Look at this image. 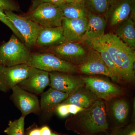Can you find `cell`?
<instances>
[{
	"label": "cell",
	"mask_w": 135,
	"mask_h": 135,
	"mask_svg": "<svg viewBox=\"0 0 135 135\" xmlns=\"http://www.w3.org/2000/svg\"><path fill=\"white\" fill-rule=\"evenodd\" d=\"M109 52L122 79L128 82L134 80L135 53L134 50L113 33L104 34L97 38Z\"/></svg>",
	"instance_id": "cell-1"
},
{
	"label": "cell",
	"mask_w": 135,
	"mask_h": 135,
	"mask_svg": "<svg viewBox=\"0 0 135 135\" xmlns=\"http://www.w3.org/2000/svg\"><path fill=\"white\" fill-rule=\"evenodd\" d=\"M81 113L76 124L80 133L92 135L105 132L108 129L105 105L103 100L97 99L91 106Z\"/></svg>",
	"instance_id": "cell-2"
},
{
	"label": "cell",
	"mask_w": 135,
	"mask_h": 135,
	"mask_svg": "<svg viewBox=\"0 0 135 135\" xmlns=\"http://www.w3.org/2000/svg\"><path fill=\"white\" fill-rule=\"evenodd\" d=\"M32 53L15 34L9 40L0 46V65L11 66L27 64Z\"/></svg>",
	"instance_id": "cell-3"
},
{
	"label": "cell",
	"mask_w": 135,
	"mask_h": 135,
	"mask_svg": "<svg viewBox=\"0 0 135 135\" xmlns=\"http://www.w3.org/2000/svg\"><path fill=\"white\" fill-rule=\"evenodd\" d=\"M27 64L49 73L59 72L74 74L78 72L76 65L48 52L32 53Z\"/></svg>",
	"instance_id": "cell-4"
},
{
	"label": "cell",
	"mask_w": 135,
	"mask_h": 135,
	"mask_svg": "<svg viewBox=\"0 0 135 135\" xmlns=\"http://www.w3.org/2000/svg\"><path fill=\"white\" fill-rule=\"evenodd\" d=\"M23 16L43 27L62 26L64 17L58 6L49 3H42Z\"/></svg>",
	"instance_id": "cell-5"
},
{
	"label": "cell",
	"mask_w": 135,
	"mask_h": 135,
	"mask_svg": "<svg viewBox=\"0 0 135 135\" xmlns=\"http://www.w3.org/2000/svg\"><path fill=\"white\" fill-rule=\"evenodd\" d=\"M4 12L22 35L25 45L29 49L36 46L37 38L43 27L11 11L4 10Z\"/></svg>",
	"instance_id": "cell-6"
},
{
	"label": "cell",
	"mask_w": 135,
	"mask_h": 135,
	"mask_svg": "<svg viewBox=\"0 0 135 135\" xmlns=\"http://www.w3.org/2000/svg\"><path fill=\"white\" fill-rule=\"evenodd\" d=\"M32 67L27 64L11 66L0 65V91L7 92L25 79Z\"/></svg>",
	"instance_id": "cell-7"
},
{
	"label": "cell",
	"mask_w": 135,
	"mask_h": 135,
	"mask_svg": "<svg viewBox=\"0 0 135 135\" xmlns=\"http://www.w3.org/2000/svg\"><path fill=\"white\" fill-rule=\"evenodd\" d=\"M10 99L25 118L31 113L36 115L41 114L40 101L35 94L21 88L17 85L12 89Z\"/></svg>",
	"instance_id": "cell-8"
},
{
	"label": "cell",
	"mask_w": 135,
	"mask_h": 135,
	"mask_svg": "<svg viewBox=\"0 0 135 135\" xmlns=\"http://www.w3.org/2000/svg\"><path fill=\"white\" fill-rule=\"evenodd\" d=\"M82 79L84 86L98 99L110 101L123 94L120 88L103 78L90 76L83 77Z\"/></svg>",
	"instance_id": "cell-9"
},
{
	"label": "cell",
	"mask_w": 135,
	"mask_h": 135,
	"mask_svg": "<svg viewBox=\"0 0 135 135\" xmlns=\"http://www.w3.org/2000/svg\"><path fill=\"white\" fill-rule=\"evenodd\" d=\"M43 52L52 53L75 65H79L82 62L87 53L81 44L72 41H65L59 46L47 48Z\"/></svg>",
	"instance_id": "cell-10"
},
{
	"label": "cell",
	"mask_w": 135,
	"mask_h": 135,
	"mask_svg": "<svg viewBox=\"0 0 135 135\" xmlns=\"http://www.w3.org/2000/svg\"><path fill=\"white\" fill-rule=\"evenodd\" d=\"M49 74L50 88L69 95L84 86L82 78L76 77L73 74L59 72H51Z\"/></svg>",
	"instance_id": "cell-11"
},
{
	"label": "cell",
	"mask_w": 135,
	"mask_h": 135,
	"mask_svg": "<svg viewBox=\"0 0 135 135\" xmlns=\"http://www.w3.org/2000/svg\"><path fill=\"white\" fill-rule=\"evenodd\" d=\"M78 69L81 72L84 74L105 75L114 81L113 75L100 54L92 48L87 51L86 55L79 65Z\"/></svg>",
	"instance_id": "cell-12"
},
{
	"label": "cell",
	"mask_w": 135,
	"mask_h": 135,
	"mask_svg": "<svg viewBox=\"0 0 135 135\" xmlns=\"http://www.w3.org/2000/svg\"><path fill=\"white\" fill-rule=\"evenodd\" d=\"M134 9V0H110L105 18L111 26H115L130 18Z\"/></svg>",
	"instance_id": "cell-13"
},
{
	"label": "cell",
	"mask_w": 135,
	"mask_h": 135,
	"mask_svg": "<svg viewBox=\"0 0 135 135\" xmlns=\"http://www.w3.org/2000/svg\"><path fill=\"white\" fill-rule=\"evenodd\" d=\"M50 84L49 72L32 67L29 75L17 86L28 92L41 95Z\"/></svg>",
	"instance_id": "cell-14"
},
{
	"label": "cell",
	"mask_w": 135,
	"mask_h": 135,
	"mask_svg": "<svg viewBox=\"0 0 135 135\" xmlns=\"http://www.w3.org/2000/svg\"><path fill=\"white\" fill-rule=\"evenodd\" d=\"M87 23V17L71 19L64 17L62 27L65 41L76 42L82 39L86 30Z\"/></svg>",
	"instance_id": "cell-15"
},
{
	"label": "cell",
	"mask_w": 135,
	"mask_h": 135,
	"mask_svg": "<svg viewBox=\"0 0 135 135\" xmlns=\"http://www.w3.org/2000/svg\"><path fill=\"white\" fill-rule=\"evenodd\" d=\"M69 94L50 88L41 95L40 102L41 114L48 117L55 112L56 108L69 97Z\"/></svg>",
	"instance_id": "cell-16"
},
{
	"label": "cell",
	"mask_w": 135,
	"mask_h": 135,
	"mask_svg": "<svg viewBox=\"0 0 135 135\" xmlns=\"http://www.w3.org/2000/svg\"><path fill=\"white\" fill-rule=\"evenodd\" d=\"M65 42L62 26L43 27L36 40V46L41 47H55Z\"/></svg>",
	"instance_id": "cell-17"
},
{
	"label": "cell",
	"mask_w": 135,
	"mask_h": 135,
	"mask_svg": "<svg viewBox=\"0 0 135 135\" xmlns=\"http://www.w3.org/2000/svg\"><path fill=\"white\" fill-rule=\"evenodd\" d=\"M86 30L84 36L89 40L97 38L104 34L106 20L100 15L88 11L87 15Z\"/></svg>",
	"instance_id": "cell-18"
},
{
	"label": "cell",
	"mask_w": 135,
	"mask_h": 135,
	"mask_svg": "<svg viewBox=\"0 0 135 135\" xmlns=\"http://www.w3.org/2000/svg\"><path fill=\"white\" fill-rule=\"evenodd\" d=\"M98 99L84 86L70 95L62 103L73 104L85 109L91 106Z\"/></svg>",
	"instance_id": "cell-19"
},
{
	"label": "cell",
	"mask_w": 135,
	"mask_h": 135,
	"mask_svg": "<svg viewBox=\"0 0 135 135\" xmlns=\"http://www.w3.org/2000/svg\"><path fill=\"white\" fill-rule=\"evenodd\" d=\"M118 25L113 33L129 47L134 50L135 29L133 19L129 18Z\"/></svg>",
	"instance_id": "cell-20"
},
{
	"label": "cell",
	"mask_w": 135,
	"mask_h": 135,
	"mask_svg": "<svg viewBox=\"0 0 135 135\" xmlns=\"http://www.w3.org/2000/svg\"><path fill=\"white\" fill-rule=\"evenodd\" d=\"M88 41L91 47L100 54L104 62L113 75L114 81H118L123 80L120 72L114 62L109 52L102 44L97 38L88 39Z\"/></svg>",
	"instance_id": "cell-21"
},
{
	"label": "cell",
	"mask_w": 135,
	"mask_h": 135,
	"mask_svg": "<svg viewBox=\"0 0 135 135\" xmlns=\"http://www.w3.org/2000/svg\"><path fill=\"white\" fill-rule=\"evenodd\" d=\"M58 7L64 17L71 19L87 17L88 11L84 1L80 2H66Z\"/></svg>",
	"instance_id": "cell-22"
},
{
	"label": "cell",
	"mask_w": 135,
	"mask_h": 135,
	"mask_svg": "<svg viewBox=\"0 0 135 135\" xmlns=\"http://www.w3.org/2000/svg\"><path fill=\"white\" fill-rule=\"evenodd\" d=\"M114 119L117 123L123 124L126 122L129 112V106L124 99H118L113 102L111 107Z\"/></svg>",
	"instance_id": "cell-23"
},
{
	"label": "cell",
	"mask_w": 135,
	"mask_h": 135,
	"mask_svg": "<svg viewBox=\"0 0 135 135\" xmlns=\"http://www.w3.org/2000/svg\"><path fill=\"white\" fill-rule=\"evenodd\" d=\"M110 0H84L87 9L96 15H105L110 6Z\"/></svg>",
	"instance_id": "cell-24"
},
{
	"label": "cell",
	"mask_w": 135,
	"mask_h": 135,
	"mask_svg": "<svg viewBox=\"0 0 135 135\" xmlns=\"http://www.w3.org/2000/svg\"><path fill=\"white\" fill-rule=\"evenodd\" d=\"M25 117L21 116L17 119L9 121L8 127L4 130L7 135H26L25 132Z\"/></svg>",
	"instance_id": "cell-25"
},
{
	"label": "cell",
	"mask_w": 135,
	"mask_h": 135,
	"mask_svg": "<svg viewBox=\"0 0 135 135\" xmlns=\"http://www.w3.org/2000/svg\"><path fill=\"white\" fill-rule=\"evenodd\" d=\"M0 21L5 24L8 27H9L12 30L14 34L18 38V39L22 42H24V40L23 37L18 31L16 29L15 26L13 23L9 20L8 18L5 15L4 12V10L2 8L0 7Z\"/></svg>",
	"instance_id": "cell-26"
},
{
	"label": "cell",
	"mask_w": 135,
	"mask_h": 135,
	"mask_svg": "<svg viewBox=\"0 0 135 135\" xmlns=\"http://www.w3.org/2000/svg\"><path fill=\"white\" fill-rule=\"evenodd\" d=\"M65 3V0H33L29 12L32 11L42 3H49L59 6Z\"/></svg>",
	"instance_id": "cell-27"
},
{
	"label": "cell",
	"mask_w": 135,
	"mask_h": 135,
	"mask_svg": "<svg viewBox=\"0 0 135 135\" xmlns=\"http://www.w3.org/2000/svg\"><path fill=\"white\" fill-rule=\"evenodd\" d=\"M114 135H135V128L134 125H130L123 128L116 129L114 131Z\"/></svg>",
	"instance_id": "cell-28"
},
{
	"label": "cell",
	"mask_w": 135,
	"mask_h": 135,
	"mask_svg": "<svg viewBox=\"0 0 135 135\" xmlns=\"http://www.w3.org/2000/svg\"><path fill=\"white\" fill-rule=\"evenodd\" d=\"M0 7L4 10L12 11H17L18 9L17 5L11 0H0Z\"/></svg>",
	"instance_id": "cell-29"
},
{
	"label": "cell",
	"mask_w": 135,
	"mask_h": 135,
	"mask_svg": "<svg viewBox=\"0 0 135 135\" xmlns=\"http://www.w3.org/2000/svg\"><path fill=\"white\" fill-rule=\"evenodd\" d=\"M55 112L61 118H65L70 114L68 104L61 103L56 108Z\"/></svg>",
	"instance_id": "cell-30"
},
{
	"label": "cell",
	"mask_w": 135,
	"mask_h": 135,
	"mask_svg": "<svg viewBox=\"0 0 135 135\" xmlns=\"http://www.w3.org/2000/svg\"><path fill=\"white\" fill-rule=\"evenodd\" d=\"M68 104V111L70 114H76L79 113L81 112L84 110L85 109L81 108L73 104Z\"/></svg>",
	"instance_id": "cell-31"
},
{
	"label": "cell",
	"mask_w": 135,
	"mask_h": 135,
	"mask_svg": "<svg viewBox=\"0 0 135 135\" xmlns=\"http://www.w3.org/2000/svg\"><path fill=\"white\" fill-rule=\"evenodd\" d=\"M26 135H41L40 128L37 127H33L28 131Z\"/></svg>",
	"instance_id": "cell-32"
},
{
	"label": "cell",
	"mask_w": 135,
	"mask_h": 135,
	"mask_svg": "<svg viewBox=\"0 0 135 135\" xmlns=\"http://www.w3.org/2000/svg\"><path fill=\"white\" fill-rule=\"evenodd\" d=\"M41 135H51V130L49 127L47 126H44L40 128Z\"/></svg>",
	"instance_id": "cell-33"
},
{
	"label": "cell",
	"mask_w": 135,
	"mask_h": 135,
	"mask_svg": "<svg viewBox=\"0 0 135 135\" xmlns=\"http://www.w3.org/2000/svg\"><path fill=\"white\" fill-rule=\"evenodd\" d=\"M84 0H65L66 2H80L83 1Z\"/></svg>",
	"instance_id": "cell-34"
},
{
	"label": "cell",
	"mask_w": 135,
	"mask_h": 135,
	"mask_svg": "<svg viewBox=\"0 0 135 135\" xmlns=\"http://www.w3.org/2000/svg\"><path fill=\"white\" fill-rule=\"evenodd\" d=\"M51 135H61L60 134H57V133H51Z\"/></svg>",
	"instance_id": "cell-35"
}]
</instances>
